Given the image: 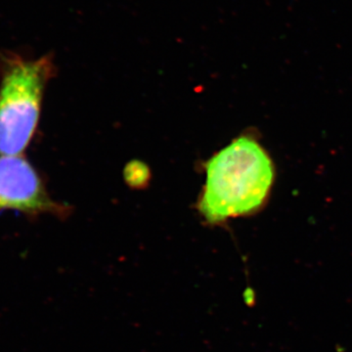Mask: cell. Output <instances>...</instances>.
Segmentation results:
<instances>
[{"label":"cell","instance_id":"obj_1","mask_svg":"<svg viewBox=\"0 0 352 352\" xmlns=\"http://www.w3.org/2000/svg\"><path fill=\"white\" fill-rule=\"evenodd\" d=\"M199 210L210 224L258 212L274 182L270 155L250 136L235 139L207 164Z\"/></svg>","mask_w":352,"mask_h":352},{"label":"cell","instance_id":"obj_2","mask_svg":"<svg viewBox=\"0 0 352 352\" xmlns=\"http://www.w3.org/2000/svg\"><path fill=\"white\" fill-rule=\"evenodd\" d=\"M52 73L47 57L6 62L0 80V156H20L31 143Z\"/></svg>","mask_w":352,"mask_h":352},{"label":"cell","instance_id":"obj_3","mask_svg":"<svg viewBox=\"0 0 352 352\" xmlns=\"http://www.w3.org/2000/svg\"><path fill=\"white\" fill-rule=\"evenodd\" d=\"M27 215L62 214L64 207L48 195L41 176L27 159L0 156V212Z\"/></svg>","mask_w":352,"mask_h":352}]
</instances>
